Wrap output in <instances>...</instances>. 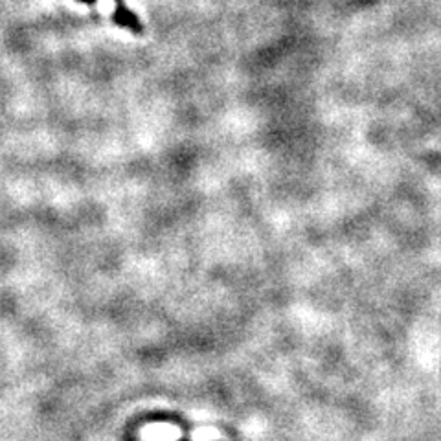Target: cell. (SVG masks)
I'll list each match as a JSON object with an SVG mask.
<instances>
[{"instance_id": "cell-1", "label": "cell", "mask_w": 441, "mask_h": 441, "mask_svg": "<svg viewBox=\"0 0 441 441\" xmlns=\"http://www.w3.org/2000/svg\"><path fill=\"white\" fill-rule=\"evenodd\" d=\"M114 2H116V11L112 19H114L116 24L125 26V28H129L131 31H140L142 30L140 21H138L137 15L125 6L124 0H114Z\"/></svg>"}, {"instance_id": "cell-2", "label": "cell", "mask_w": 441, "mask_h": 441, "mask_svg": "<svg viewBox=\"0 0 441 441\" xmlns=\"http://www.w3.org/2000/svg\"><path fill=\"white\" fill-rule=\"evenodd\" d=\"M79 2H83V4H94L96 0H79Z\"/></svg>"}]
</instances>
